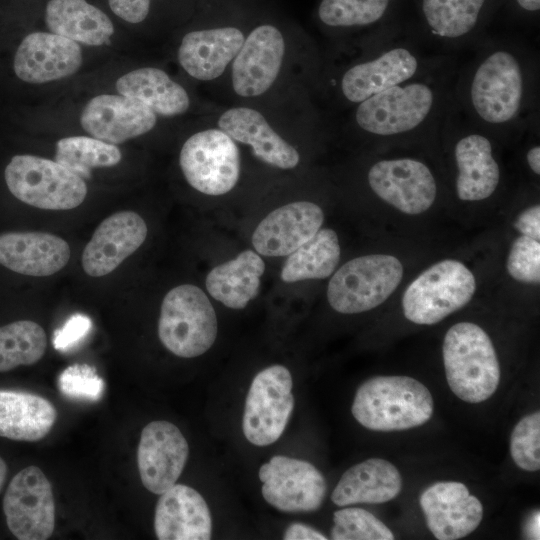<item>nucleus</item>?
I'll return each mask as SVG.
<instances>
[{"mask_svg": "<svg viewBox=\"0 0 540 540\" xmlns=\"http://www.w3.org/2000/svg\"><path fill=\"white\" fill-rule=\"evenodd\" d=\"M453 97L499 143L540 122V53L516 33H486L458 53Z\"/></svg>", "mask_w": 540, "mask_h": 540, "instance_id": "obj_1", "label": "nucleus"}, {"mask_svg": "<svg viewBox=\"0 0 540 540\" xmlns=\"http://www.w3.org/2000/svg\"><path fill=\"white\" fill-rule=\"evenodd\" d=\"M457 57L436 47L418 26L396 23L334 48L321 86L331 106L342 112L390 87L439 71Z\"/></svg>", "mask_w": 540, "mask_h": 540, "instance_id": "obj_2", "label": "nucleus"}, {"mask_svg": "<svg viewBox=\"0 0 540 540\" xmlns=\"http://www.w3.org/2000/svg\"><path fill=\"white\" fill-rule=\"evenodd\" d=\"M456 64L457 59L439 71L363 100L342 111L340 122L333 126L376 146L436 144L453 96Z\"/></svg>", "mask_w": 540, "mask_h": 540, "instance_id": "obj_3", "label": "nucleus"}, {"mask_svg": "<svg viewBox=\"0 0 540 540\" xmlns=\"http://www.w3.org/2000/svg\"><path fill=\"white\" fill-rule=\"evenodd\" d=\"M438 143L451 156L455 193L461 201H483L495 194L503 175L497 157L499 142L467 117L453 96L439 130Z\"/></svg>", "mask_w": 540, "mask_h": 540, "instance_id": "obj_4", "label": "nucleus"}, {"mask_svg": "<svg viewBox=\"0 0 540 540\" xmlns=\"http://www.w3.org/2000/svg\"><path fill=\"white\" fill-rule=\"evenodd\" d=\"M351 412L359 424L373 431L407 430L431 418L433 398L414 378L377 376L359 386Z\"/></svg>", "mask_w": 540, "mask_h": 540, "instance_id": "obj_5", "label": "nucleus"}, {"mask_svg": "<svg viewBox=\"0 0 540 540\" xmlns=\"http://www.w3.org/2000/svg\"><path fill=\"white\" fill-rule=\"evenodd\" d=\"M446 379L461 400L479 403L490 398L500 381V366L488 334L471 322L453 325L442 347Z\"/></svg>", "mask_w": 540, "mask_h": 540, "instance_id": "obj_6", "label": "nucleus"}, {"mask_svg": "<svg viewBox=\"0 0 540 540\" xmlns=\"http://www.w3.org/2000/svg\"><path fill=\"white\" fill-rule=\"evenodd\" d=\"M218 324L215 310L202 289L192 284L172 288L163 298L158 337L182 358L204 354L214 344Z\"/></svg>", "mask_w": 540, "mask_h": 540, "instance_id": "obj_7", "label": "nucleus"}, {"mask_svg": "<svg viewBox=\"0 0 540 540\" xmlns=\"http://www.w3.org/2000/svg\"><path fill=\"white\" fill-rule=\"evenodd\" d=\"M475 290V277L462 262L442 260L423 271L406 288L403 313L415 324H436L468 304Z\"/></svg>", "mask_w": 540, "mask_h": 540, "instance_id": "obj_8", "label": "nucleus"}, {"mask_svg": "<svg viewBox=\"0 0 540 540\" xmlns=\"http://www.w3.org/2000/svg\"><path fill=\"white\" fill-rule=\"evenodd\" d=\"M403 276L399 259L388 254L354 258L332 276L327 288L330 306L342 314L371 310L396 290Z\"/></svg>", "mask_w": 540, "mask_h": 540, "instance_id": "obj_9", "label": "nucleus"}, {"mask_svg": "<svg viewBox=\"0 0 540 540\" xmlns=\"http://www.w3.org/2000/svg\"><path fill=\"white\" fill-rule=\"evenodd\" d=\"M9 191L20 201L46 210H70L86 198L81 177L56 161L33 155H16L5 168Z\"/></svg>", "mask_w": 540, "mask_h": 540, "instance_id": "obj_10", "label": "nucleus"}, {"mask_svg": "<svg viewBox=\"0 0 540 540\" xmlns=\"http://www.w3.org/2000/svg\"><path fill=\"white\" fill-rule=\"evenodd\" d=\"M366 183L379 199L409 215L430 209L439 191L432 167L410 155L376 159L366 171Z\"/></svg>", "mask_w": 540, "mask_h": 540, "instance_id": "obj_11", "label": "nucleus"}, {"mask_svg": "<svg viewBox=\"0 0 540 540\" xmlns=\"http://www.w3.org/2000/svg\"><path fill=\"white\" fill-rule=\"evenodd\" d=\"M179 164L188 184L210 196L230 192L240 177L237 142L217 126L191 135L181 148Z\"/></svg>", "mask_w": 540, "mask_h": 540, "instance_id": "obj_12", "label": "nucleus"}, {"mask_svg": "<svg viewBox=\"0 0 540 540\" xmlns=\"http://www.w3.org/2000/svg\"><path fill=\"white\" fill-rule=\"evenodd\" d=\"M293 380L283 365L261 370L252 380L246 396L242 429L256 446H268L284 432L294 408Z\"/></svg>", "mask_w": 540, "mask_h": 540, "instance_id": "obj_13", "label": "nucleus"}, {"mask_svg": "<svg viewBox=\"0 0 540 540\" xmlns=\"http://www.w3.org/2000/svg\"><path fill=\"white\" fill-rule=\"evenodd\" d=\"M287 49L286 38L278 27L261 24L253 28L229 67L233 92L242 99L267 93L281 74Z\"/></svg>", "mask_w": 540, "mask_h": 540, "instance_id": "obj_14", "label": "nucleus"}, {"mask_svg": "<svg viewBox=\"0 0 540 540\" xmlns=\"http://www.w3.org/2000/svg\"><path fill=\"white\" fill-rule=\"evenodd\" d=\"M3 511L11 533L19 540H46L55 526L52 486L43 471L28 466L9 483Z\"/></svg>", "mask_w": 540, "mask_h": 540, "instance_id": "obj_15", "label": "nucleus"}, {"mask_svg": "<svg viewBox=\"0 0 540 540\" xmlns=\"http://www.w3.org/2000/svg\"><path fill=\"white\" fill-rule=\"evenodd\" d=\"M491 0H419L420 31L441 50L458 54L486 33Z\"/></svg>", "mask_w": 540, "mask_h": 540, "instance_id": "obj_16", "label": "nucleus"}, {"mask_svg": "<svg viewBox=\"0 0 540 540\" xmlns=\"http://www.w3.org/2000/svg\"><path fill=\"white\" fill-rule=\"evenodd\" d=\"M259 479L265 501L282 512H314L326 496L324 476L305 460L273 456L260 467Z\"/></svg>", "mask_w": 540, "mask_h": 540, "instance_id": "obj_17", "label": "nucleus"}, {"mask_svg": "<svg viewBox=\"0 0 540 540\" xmlns=\"http://www.w3.org/2000/svg\"><path fill=\"white\" fill-rule=\"evenodd\" d=\"M189 446L179 428L168 421H152L142 430L137 465L144 487L160 495L180 477Z\"/></svg>", "mask_w": 540, "mask_h": 540, "instance_id": "obj_18", "label": "nucleus"}, {"mask_svg": "<svg viewBox=\"0 0 540 540\" xmlns=\"http://www.w3.org/2000/svg\"><path fill=\"white\" fill-rule=\"evenodd\" d=\"M148 228L134 211H119L105 218L84 247L81 265L90 277H103L144 243Z\"/></svg>", "mask_w": 540, "mask_h": 540, "instance_id": "obj_19", "label": "nucleus"}, {"mask_svg": "<svg viewBox=\"0 0 540 540\" xmlns=\"http://www.w3.org/2000/svg\"><path fill=\"white\" fill-rule=\"evenodd\" d=\"M426 524L439 540H455L472 533L483 517L480 500L461 482H437L420 496Z\"/></svg>", "mask_w": 540, "mask_h": 540, "instance_id": "obj_20", "label": "nucleus"}, {"mask_svg": "<svg viewBox=\"0 0 540 540\" xmlns=\"http://www.w3.org/2000/svg\"><path fill=\"white\" fill-rule=\"evenodd\" d=\"M218 128L237 143L247 145L260 161L282 170L294 169L300 163V153L284 139L266 116L249 106H233L217 118Z\"/></svg>", "mask_w": 540, "mask_h": 540, "instance_id": "obj_21", "label": "nucleus"}, {"mask_svg": "<svg viewBox=\"0 0 540 540\" xmlns=\"http://www.w3.org/2000/svg\"><path fill=\"white\" fill-rule=\"evenodd\" d=\"M80 122L83 129L95 138L119 144L152 130L157 115L135 98L102 94L86 104Z\"/></svg>", "mask_w": 540, "mask_h": 540, "instance_id": "obj_22", "label": "nucleus"}, {"mask_svg": "<svg viewBox=\"0 0 540 540\" xmlns=\"http://www.w3.org/2000/svg\"><path fill=\"white\" fill-rule=\"evenodd\" d=\"M324 213L309 201H296L269 213L252 235L255 250L268 257L291 254L321 228Z\"/></svg>", "mask_w": 540, "mask_h": 540, "instance_id": "obj_23", "label": "nucleus"}, {"mask_svg": "<svg viewBox=\"0 0 540 540\" xmlns=\"http://www.w3.org/2000/svg\"><path fill=\"white\" fill-rule=\"evenodd\" d=\"M81 64L77 42L54 33L35 32L20 43L14 71L21 80L39 84L70 76Z\"/></svg>", "mask_w": 540, "mask_h": 540, "instance_id": "obj_24", "label": "nucleus"}, {"mask_svg": "<svg viewBox=\"0 0 540 540\" xmlns=\"http://www.w3.org/2000/svg\"><path fill=\"white\" fill-rule=\"evenodd\" d=\"M244 39V32L234 26L194 30L182 38L178 61L192 78L213 81L229 70Z\"/></svg>", "mask_w": 540, "mask_h": 540, "instance_id": "obj_25", "label": "nucleus"}, {"mask_svg": "<svg viewBox=\"0 0 540 540\" xmlns=\"http://www.w3.org/2000/svg\"><path fill=\"white\" fill-rule=\"evenodd\" d=\"M160 495L154 516V530L159 540L211 538V513L199 492L175 483Z\"/></svg>", "mask_w": 540, "mask_h": 540, "instance_id": "obj_26", "label": "nucleus"}, {"mask_svg": "<svg viewBox=\"0 0 540 540\" xmlns=\"http://www.w3.org/2000/svg\"><path fill=\"white\" fill-rule=\"evenodd\" d=\"M69 244L46 232L0 234V264L26 276L46 277L63 269L70 259Z\"/></svg>", "mask_w": 540, "mask_h": 540, "instance_id": "obj_27", "label": "nucleus"}, {"mask_svg": "<svg viewBox=\"0 0 540 540\" xmlns=\"http://www.w3.org/2000/svg\"><path fill=\"white\" fill-rule=\"evenodd\" d=\"M396 0H321L317 16L336 40L333 49L388 28Z\"/></svg>", "mask_w": 540, "mask_h": 540, "instance_id": "obj_28", "label": "nucleus"}, {"mask_svg": "<svg viewBox=\"0 0 540 540\" xmlns=\"http://www.w3.org/2000/svg\"><path fill=\"white\" fill-rule=\"evenodd\" d=\"M402 479L387 460L370 458L346 470L331 494L338 506L388 502L401 492Z\"/></svg>", "mask_w": 540, "mask_h": 540, "instance_id": "obj_29", "label": "nucleus"}, {"mask_svg": "<svg viewBox=\"0 0 540 540\" xmlns=\"http://www.w3.org/2000/svg\"><path fill=\"white\" fill-rule=\"evenodd\" d=\"M57 419L54 405L37 394L0 390V436L16 441H38Z\"/></svg>", "mask_w": 540, "mask_h": 540, "instance_id": "obj_30", "label": "nucleus"}, {"mask_svg": "<svg viewBox=\"0 0 540 540\" xmlns=\"http://www.w3.org/2000/svg\"><path fill=\"white\" fill-rule=\"evenodd\" d=\"M264 270L265 264L259 254L245 250L208 273L207 291L226 307L243 309L258 295Z\"/></svg>", "mask_w": 540, "mask_h": 540, "instance_id": "obj_31", "label": "nucleus"}, {"mask_svg": "<svg viewBox=\"0 0 540 540\" xmlns=\"http://www.w3.org/2000/svg\"><path fill=\"white\" fill-rule=\"evenodd\" d=\"M116 89L121 95L143 102L156 115L173 117L190 108V98L184 87L159 68L133 70L117 80Z\"/></svg>", "mask_w": 540, "mask_h": 540, "instance_id": "obj_32", "label": "nucleus"}, {"mask_svg": "<svg viewBox=\"0 0 540 540\" xmlns=\"http://www.w3.org/2000/svg\"><path fill=\"white\" fill-rule=\"evenodd\" d=\"M45 19L52 33L90 46L109 43L114 32L108 16L85 0H50Z\"/></svg>", "mask_w": 540, "mask_h": 540, "instance_id": "obj_33", "label": "nucleus"}, {"mask_svg": "<svg viewBox=\"0 0 540 540\" xmlns=\"http://www.w3.org/2000/svg\"><path fill=\"white\" fill-rule=\"evenodd\" d=\"M340 253L336 232L329 228L319 229L311 239L288 255L281 270V279L292 283L327 278L336 269Z\"/></svg>", "mask_w": 540, "mask_h": 540, "instance_id": "obj_34", "label": "nucleus"}, {"mask_svg": "<svg viewBox=\"0 0 540 540\" xmlns=\"http://www.w3.org/2000/svg\"><path fill=\"white\" fill-rule=\"evenodd\" d=\"M47 336L31 320H18L0 327V372L38 362L45 354Z\"/></svg>", "mask_w": 540, "mask_h": 540, "instance_id": "obj_35", "label": "nucleus"}, {"mask_svg": "<svg viewBox=\"0 0 540 540\" xmlns=\"http://www.w3.org/2000/svg\"><path fill=\"white\" fill-rule=\"evenodd\" d=\"M122 158L115 144L97 138L73 136L56 144L55 161L82 179L91 177V170L117 165Z\"/></svg>", "mask_w": 540, "mask_h": 540, "instance_id": "obj_36", "label": "nucleus"}, {"mask_svg": "<svg viewBox=\"0 0 540 540\" xmlns=\"http://www.w3.org/2000/svg\"><path fill=\"white\" fill-rule=\"evenodd\" d=\"M331 538L334 540H393L390 529L369 511L348 507L333 515Z\"/></svg>", "mask_w": 540, "mask_h": 540, "instance_id": "obj_37", "label": "nucleus"}, {"mask_svg": "<svg viewBox=\"0 0 540 540\" xmlns=\"http://www.w3.org/2000/svg\"><path fill=\"white\" fill-rule=\"evenodd\" d=\"M510 454L515 464L526 471L540 469V413L523 417L510 438Z\"/></svg>", "mask_w": 540, "mask_h": 540, "instance_id": "obj_38", "label": "nucleus"}, {"mask_svg": "<svg viewBox=\"0 0 540 540\" xmlns=\"http://www.w3.org/2000/svg\"><path fill=\"white\" fill-rule=\"evenodd\" d=\"M58 389L66 397L97 401L104 391V381L96 369L87 364H74L64 369L57 380Z\"/></svg>", "mask_w": 540, "mask_h": 540, "instance_id": "obj_39", "label": "nucleus"}, {"mask_svg": "<svg viewBox=\"0 0 540 540\" xmlns=\"http://www.w3.org/2000/svg\"><path fill=\"white\" fill-rule=\"evenodd\" d=\"M509 275L525 284L540 282V243L527 236L517 237L510 248L506 263Z\"/></svg>", "mask_w": 540, "mask_h": 540, "instance_id": "obj_40", "label": "nucleus"}, {"mask_svg": "<svg viewBox=\"0 0 540 540\" xmlns=\"http://www.w3.org/2000/svg\"><path fill=\"white\" fill-rule=\"evenodd\" d=\"M91 321L83 315L71 317L63 328L55 331L54 347L58 350H66L81 339L90 329Z\"/></svg>", "mask_w": 540, "mask_h": 540, "instance_id": "obj_41", "label": "nucleus"}, {"mask_svg": "<svg viewBox=\"0 0 540 540\" xmlns=\"http://www.w3.org/2000/svg\"><path fill=\"white\" fill-rule=\"evenodd\" d=\"M111 10L129 23L142 22L148 15L150 0H108Z\"/></svg>", "mask_w": 540, "mask_h": 540, "instance_id": "obj_42", "label": "nucleus"}, {"mask_svg": "<svg viewBox=\"0 0 540 540\" xmlns=\"http://www.w3.org/2000/svg\"><path fill=\"white\" fill-rule=\"evenodd\" d=\"M514 228L523 236L540 240V206L532 205L524 209L515 219Z\"/></svg>", "mask_w": 540, "mask_h": 540, "instance_id": "obj_43", "label": "nucleus"}, {"mask_svg": "<svg viewBox=\"0 0 540 540\" xmlns=\"http://www.w3.org/2000/svg\"><path fill=\"white\" fill-rule=\"evenodd\" d=\"M285 540H326L327 537L314 528L303 523H292L284 534Z\"/></svg>", "mask_w": 540, "mask_h": 540, "instance_id": "obj_44", "label": "nucleus"}, {"mask_svg": "<svg viewBox=\"0 0 540 540\" xmlns=\"http://www.w3.org/2000/svg\"><path fill=\"white\" fill-rule=\"evenodd\" d=\"M521 13L536 14L540 10V0H513Z\"/></svg>", "mask_w": 540, "mask_h": 540, "instance_id": "obj_45", "label": "nucleus"}, {"mask_svg": "<svg viewBox=\"0 0 540 540\" xmlns=\"http://www.w3.org/2000/svg\"><path fill=\"white\" fill-rule=\"evenodd\" d=\"M539 512L534 513L528 522V533L533 539H539Z\"/></svg>", "mask_w": 540, "mask_h": 540, "instance_id": "obj_46", "label": "nucleus"}, {"mask_svg": "<svg viewBox=\"0 0 540 540\" xmlns=\"http://www.w3.org/2000/svg\"><path fill=\"white\" fill-rule=\"evenodd\" d=\"M7 476V465L5 461L0 457V492L4 486Z\"/></svg>", "mask_w": 540, "mask_h": 540, "instance_id": "obj_47", "label": "nucleus"}]
</instances>
